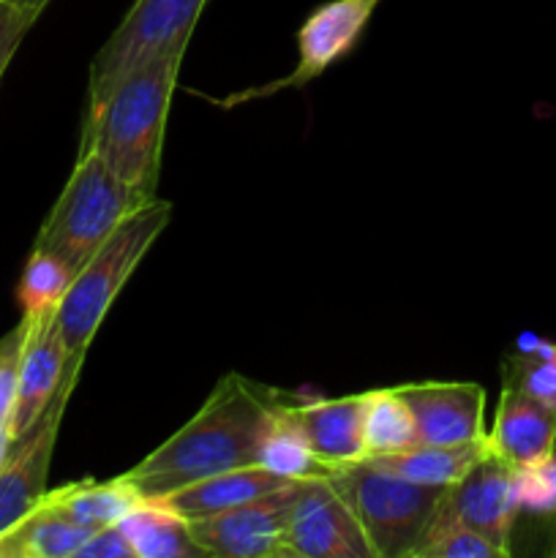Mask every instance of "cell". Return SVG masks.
I'll list each match as a JSON object with an SVG mask.
<instances>
[{
  "mask_svg": "<svg viewBox=\"0 0 556 558\" xmlns=\"http://www.w3.org/2000/svg\"><path fill=\"white\" fill-rule=\"evenodd\" d=\"M276 403L278 392L240 374H227L200 412L134 469L123 472V480L142 499H161L218 472L256 466L259 441Z\"/></svg>",
  "mask_w": 556,
  "mask_h": 558,
  "instance_id": "obj_1",
  "label": "cell"
},
{
  "mask_svg": "<svg viewBox=\"0 0 556 558\" xmlns=\"http://www.w3.org/2000/svg\"><path fill=\"white\" fill-rule=\"evenodd\" d=\"M185 52L156 54L87 104L80 147L98 153L125 185L156 199L172 93Z\"/></svg>",
  "mask_w": 556,
  "mask_h": 558,
  "instance_id": "obj_2",
  "label": "cell"
},
{
  "mask_svg": "<svg viewBox=\"0 0 556 558\" xmlns=\"http://www.w3.org/2000/svg\"><path fill=\"white\" fill-rule=\"evenodd\" d=\"M169 218H172V207L156 196L136 213H131L109 234L107 243L74 272L69 292L55 311L69 357H85L87 347L101 327L104 316L112 308L114 298L125 287L131 272L145 259L147 251L153 248L158 234L167 229Z\"/></svg>",
  "mask_w": 556,
  "mask_h": 558,
  "instance_id": "obj_3",
  "label": "cell"
},
{
  "mask_svg": "<svg viewBox=\"0 0 556 558\" xmlns=\"http://www.w3.org/2000/svg\"><path fill=\"white\" fill-rule=\"evenodd\" d=\"M147 202L150 199L125 185L98 153L80 147L69 183L44 218L33 248L49 251L80 270L107 243L109 234Z\"/></svg>",
  "mask_w": 556,
  "mask_h": 558,
  "instance_id": "obj_4",
  "label": "cell"
},
{
  "mask_svg": "<svg viewBox=\"0 0 556 558\" xmlns=\"http://www.w3.org/2000/svg\"><path fill=\"white\" fill-rule=\"evenodd\" d=\"M330 483L358 518L374 558H414L447 490L409 483L368 461L338 469Z\"/></svg>",
  "mask_w": 556,
  "mask_h": 558,
  "instance_id": "obj_5",
  "label": "cell"
},
{
  "mask_svg": "<svg viewBox=\"0 0 556 558\" xmlns=\"http://www.w3.org/2000/svg\"><path fill=\"white\" fill-rule=\"evenodd\" d=\"M207 0H134L90 63L87 104L123 80L131 69L164 52H185Z\"/></svg>",
  "mask_w": 556,
  "mask_h": 558,
  "instance_id": "obj_6",
  "label": "cell"
},
{
  "mask_svg": "<svg viewBox=\"0 0 556 558\" xmlns=\"http://www.w3.org/2000/svg\"><path fill=\"white\" fill-rule=\"evenodd\" d=\"M82 363L85 357H71L69 374L60 385L58 396L47 407V412L38 417V423L25 436L11 441L3 463H0V534L9 532L14 523L31 510H36L38 501L47 494L49 466H52L55 441H58L60 423H63L65 407L80 381Z\"/></svg>",
  "mask_w": 556,
  "mask_h": 558,
  "instance_id": "obj_7",
  "label": "cell"
},
{
  "mask_svg": "<svg viewBox=\"0 0 556 558\" xmlns=\"http://www.w3.org/2000/svg\"><path fill=\"white\" fill-rule=\"evenodd\" d=\"M283 558H374L358 518L330 477L305 480L289 507Z\"/></svg>",
  "mask_w": 556,
  "mask_h": 558,
  "instance_id": "obj_8",
  "label": "cell"
},
{
  "mask_svg": "<svg viewBox=\"0 0 556 558\" xmlns=\"http://www.w3.org/2000/svg\"><path fill=\"white\" fill-rule=\"evenodd\" d=\"M300 483H287L259 499L218 515L189 521L191 539L216 558H283L281 539Z\"/></svg>",
  "mask_w": 556,
  "mask_h": 558,
  "instance_id": "obj_9",
  "label": "cell"
},
{
  "mask_svg": "<svg viewBox=\"0 0 556 558\" xmlns=\"http://www.w3.org/2000/svg\"><path fill=\"white\" fill-rule=\"evenodd\" d=\"M379 3L382 0H330V3L314 9L298 31V65H294L292 74L270 82V85L238 93V96L229 98V104H243L251 98H265L270 93L289 90V87L309 85L322 71L330 69L336 60L352 52Z\"/></svg>",
  "mask_w": 556,
  "mask_h": 558,
  "instance_id": "obj_10",
  "label": "cell"
},
{
  "mask_svg": "<svg viewBox=\"0 0 556 558\" xmlns=\"http://www.w3.org/2000/svg\"><path fill=\"white\" fill-rule=\"evenodd\" d=\"M439 515L474 529L510 556L512 526L521 515L510 463L501 461L496 452H485L456 485L445 490Z\"/></svg>",
  "mask_w": 556,
  "mask_h": 558,
  "instance_id": "obj_11",
  "label": "cell"
},
{
  "mask_svg": "<svg viewBox=\"0 0 556 558\" xmlns=\"http://www.w3.org/2000/svg\"><path fill=\"white\" fill-rule=\"evenodd\" d=\"M418 425L420 445H467L488 439L485 390L474 381H414L398 385Z\"/></svg>",
  "mask_w": 556,
  "mask_h": 558,
  "instance_id": "obj_12",
  "label": "cell"
},
{
  "mask_svg": "<svg viewBox=\"0 0 556 558\" xmlns=\"http://www.w3.org/2000/svg\"><path fill=\"white\" fill-rule=\"evenodd\" d=\"M27 322L25 343H22L20 368H16V401L11 434L14 439L25 436L38 423L52 398L58 396L71 357L63 347L58 316H22Z\"/></svg>",
  "mask_w": 556,
  "mask_h": 558,
  "instance_id": "obj_13",
  "label": "cell"
},
{
  "mask_svg": "<svg viewBox=\"0 0 556 558\" xmlns=\"http://www.w3.org/2000/svg\"><path fill=\"white\" fill-rule=\"evenodd\" d=\"M554 447L556 409L501 379L496 420L488 428V450L516 469L554 456Z\"/></svg>",
  "mask_w": 556,
  "mask_h": 558,
  "instance_id": "obj_14",
  "label": "cell"
},
{
  "mask_svg": "<svg viewBox=\"0 0 556 558\" xmlns=\"http://www.w3.org/2000/svg\"><path fill=\"white\" fill-rule=\"evenodd\" d=\"M289 412L294 414L311 450L322 463L338 472L349 463L365 461L363 396L289 403Z\"/></svg>",
  "mask_w": 556,
  "mask_h": 558,
  "instance_id": "obj_15",
  "label": "cell"
},
{
  "mask_svg": "<svg viewBox=\"0 0 556 558\" xmlns=\"http://www.w3.org/2000/svg\"><path fill=\"white\" fill-rule=\"evenodd\" d=\"M287 483L289 480L276 477V474L262 466H243L196 480L185 488H178L172 494L161 496V499L150 501H161L185 521H200V518H210L218 515V512L234 510L240 505H249V501L259 499V496L270 494V490L281 488Z\"/></svg>",
  "mask_w": 556,
  "mask_h": 558,
  "instance_id": "obj_16",
  "label": "cell"
},
{
  "mask_svg": "<svg viewBox=\"0 0 556 558\" xmlns=\"http://www.w3.org/2000/svg\"><path fill=\"white\" fill-rule=\"evenodd\" d=\"M142 501V496L131 488L123 480V474L107 483H96V480H80V483H69L63 488H55L44 494L38 505L49 507L58 512L65 521L76 523L82 529L112 526L118 523L125 512L134 510Z\"/></svg>",
  "mask_w": 556,
  "mask_h": 558,
  "instance_id": "obj_17",
  "label": "cell"
},
{
  "mask_svg": "<svg viewBox=\"0 0 556 558\" xmlns=\"http://www.w3.org/2000/svg\"><path fill=\"white\" fill-rule=\"evenodd\" d=\"M488 452V439L467 441V445H414L392 456L365 458L385 472L398 474L418 485L450 488L456 485L480 458Z\"/></svg>",
  "mask_w": 556,
  "mask_h": 558,
  "instance_id": "obj_18",
  "label": "cell"
},
{
  "mask_svg": "<svg viewBox=\"0 0 556 558\" xmlns=\"http://www.w3.org/2000/svg\"><path fill=\"white\" fill-rule=\"evenodd\" d=\"M129 539L134 558H202L200 545L191 539L189 521L161 501L142 499L118 521Z\"/></svg>",
  "mask_w": 556,
  "mask_h": 558,
  "instance_id": "obj_19",
  "label": "cell"
},
{
  "mask_svg": "<svg viewBox=\"0 0 556 558\" xmlns=\"http://www.w3.org/2000/svg\"><path fill=\"white\" fill-rule=\"evenodd\" d=\"M256 466L267 469L270 474L289 480V483L330 477L336 472V469H330L314 456L303 428L298 425L294 414L289 412V403H283L281 398H278L276 409H273L270 423H267L265 436L259 441Z\"/></svg>",
  "mask_w": 556,
  "mask_h": 558,
  "instance_id": "obj_20",
  "label": "cell"
},
{
  "mask_svg": "<svg viewBox=\"0 0 556 558\" xmlns=\"http://www.w3.org/2000/svg\"><path fill=\"white\" fill-rule=\"evenodd\" d=\"M90 534V529L76 526L38 505L0 534V558H76Z\"/></svg>",
  "mask_w": 556,
  "mask_h": 558,
  "instance_id": "obj_21",
  "label": "cell"
},
{
  "mask_svg": "<svg viewBox=\"0 0 556 558\" xmlns=\"http://www.w3.org/2000/svg\"><path fill=\"white\" fill-rule=\"evenodd\" d=\"M363 445L365 458L392 456L420 445L418 425L396 387L363 392Z\"/></svg>",
  "mask_w": 556,
  "mask_h": 558,
  "instance_id": "obj_22",
  "label": "cell"
},
{
  "mask_svg": "<svg viewBox=\"0 0 556 558\" xmlns=\"http://www.w3.org/2000/svg\"><path fill=\"white\" fill-rule=\"evenodd\" d=\"M74 267L65 265L60 256L49 251L33 248L27 256V265L22 270L20 287H16V300L22 305V316H44L55 314L60 300L69 292L74 281Z\"/></svg>",
  "mask_w": 556,
  "mask_h": 558,
  "instance_id": "obj_23",
  "label": "cell"
},
{
  "mask_svg": "<svg viewBox=\"0 0 556 558\" xmlns=\"http://www.w3.org/2000/svg\"><path fill=\"white\" fill-rule=\"evenodd\" d=\"M518 357L507 360L501 379L521 387L545 407L556 409V343L534 336H521L516 341Z\"/></svg>",
  "mask_w": 556,
  "mask_h": 558,
  "instance_id": "obj_24",
  "label": "cell"
},
{
  "mask_svg": "<svg viewBox=\"0 0 556 558\" xmlns=\"http://www.w3.org/2000/svg\"><path fill=\"white\" fill-rule=\"evenodd\" d=\"M414 558H507V554L474 529L436 515L431 532L414 550Z\"/></svg>",
  "mask_w": 556,
  "mask_h": 558,
  "instance_id": "obj_25",
  "label": "cell"
},
{
  "mask_svg": "<svg viewBox=\"0 0 556 558\" xmlns=\"http://www.w3.org/2000/svg\"><path fill=\"white\" fill-rule=\"evenodd\" d=\"M518 510L534 518L556 515V452L512 469Z\"/></svg>",
  "mask_w": 556,
  "mask_h": 558,
  "instance_id": "obj_26",
  "label": "cell"
},
{
  "mask_svg": "<svg viewBox=\"0 0 556 558\" xmlns=\"http://www.w3.org/2000/svg\"><path fill=\"white\" fill-rule=\"evenodd\" d=\"M25 332H27V322L22 319L14 330H9L3 338H0V463H3L11 441H14L11 423H14L16 368H20V354H22V343H25Z\"/></svg>",
  "mask_w": 556,
  "mask_h": 558,
  "instance_id": "obj_27",
  "label": "cell"
},
{
  "mask_svg": "<svg viewBox=\"0 0 556 558\" xmlns=\"http://www.w3.org/2000/svg\"><path fill=\"white\" fill-rule=\"evenodd\" d=\"M41 11V5L31 0H0V80Z\"/></svg>",
  "mask_w": 556,
  "mask_h": 558,
  "instance_id": "obj_28",
  "label": "cell"
},
{
  "mask_svg": "<svg viewBox=\"0 0 556 558\" xmlns=\"http://www.w3.org/2000/svg\"><path fill=\"white\" fill-rule=\"evenodd\" d=\"M76 558H134V550H131L129 539L120 532L118 523H112V526L96 529L85 539Z\"/></svg>",
  "mask_w": 556,
  "mask_h": 558,
  "instance_id": "obj_29",
  "label": "cell"
},
{
  "mask_svg": "<svg viewBox=\"0 0 556 558\" xmlns=\"http://www.w3.org/2000/svg\"><path fill=\"white\" fill-rule=\"evenodd\" d=\"M551 556H556V537H554V548H551Z\"/></svg>",
  "mask_w": 556,
  "mask_h": 558,
  "instance_id": "obj_30",
  "label": "cell"
},
{
  "mask_svg": "<svg viewBox=\"0 0 556 558\" xmlns=\"http://www.w3.org/2000/svg\"><path fill=\"white\" fill-rule=\"evenodd\" d=\"M554 452H556V447H554Z\"/></svg>",
  "mask_w": 556,
  "mask_h": 558,
  "instance_id": "obj_31",
  "label": "cell"
}]
</instances>
